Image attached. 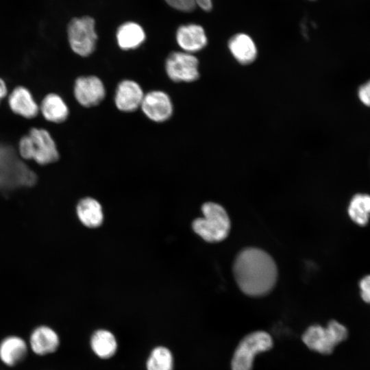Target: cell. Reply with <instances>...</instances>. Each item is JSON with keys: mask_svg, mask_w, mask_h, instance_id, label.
Segmentation results:
<instances>
[{"mask_svg": "<svg viewBox=\"0 0 370 370\" xmlns=\"http://www.w3.org/2000/svg\"><path fill=\"white\" fill-rule=\"evenodd\" d=\"M233 273L241 290L254 297L269 293L278 278L273 259L264 250L255 247H247L238 253L234 262Z\"/></svg>", "mask_w": 370, "mask_h": 370, "instance_id": "1", "label": "cell"}, {"mask_svg": "<svg viewBox=\"0 0 370 370\" xmlns=\"http://www.w3.org/2000/svg\"><path fill=\"white\" fill-rule=\"evenodd\" d=\"M204 217L193 222L194 232L204 241L217 243L224 240L230 230V220L224 208L214 202H206L201 207Z\"/></svg>", "mask_w": 370, "mask_h": 370, "instance_id": "2", "label": "cell"}, {"mask_svg": "<svg viewBox=\"0 0 370 370\" xmlns=\"http://www.w3.org/2000/svg\"><path fill=\"white\" fill-rule=\"evenodd\" d=\"M348 337L347 328L343 323L333 319L325 327L320 325L310 326L304 333L302 340L310 349L329 355Z\"/></svg>", "mask_w": 370, "mask_h": 370, "instance_id": "3", "label": "cell"}, {"mask_svg": "<svg viewBox=\"0 0 370 370\" xmlns=\"http://www.w3.org/2000/svg\"><path fill=\"white\" fill-rule=\"evenodd\" d=\"M95 20L89 16L72 18L67 26L69 43L77 55L86 57L95 50L97 35Z\"/></svg>", "mask_w": 370, "mask_h": 370, "instance_id": "4", "label": "cell"}, {"mask_svg": "<svg viewBox=\"0 0 370 370\" xmlns=\"http://www.w3.org/2000/svg\"><path fill=\"white\" fill-rule=\"evenodd\" d=\"M272 346V338L266 332L256 331L248 334L235 350L232 360V370H251L256 355Z\"/></svg>", "mask_w": 370, "mask_h": 370, "instance_id": "5", "label": "cell"}, {"mask_svg": "<svg viewBox=\"0 0 370 370\" xmlns=\"http://www.w3.org/2000/svg\"><path fill=\"white\" fill-rule=\"evenodd\" d=\"M165 69L169 78L176 82H192L199 77L197 58L185 51L171 53L166 60Z\"/></svg>", "mask_w": 370, "mask_h": 370, "instance_id": "6", "label": "cell"}, {"mask_svg": "<svg viewBox=\"0 0 370 370\" xmlns=\"http://www.w3.org/2000/svg\"><path fill=\"white\" fill-rule=\"evenodd\" d=\"M27 136L29 140L30 160H34L40 165H47L59 159L60 155L55 140L47 130L32 127Z\"/></svg>", "mask_w": 370, "mask_h": 370, "instance_id": "7", "label": "cell"}, {"mask_svg": "<svg viewBox=\"0 0 370 370\" xmlns=\"http://www.w3.org/2000/svg\"><path fill=\"white\" fill-rule=\"evenodd\" d=\"M73 90L77 102L88 108L98 105L106 95L103 82L94 75L78 77L75 80Z\"/></svg>", "mask_w": 370, "mask_h": 370, "instance_id": "8", "label": "cell"}, {"mask_svg": "<svg viewBox=\"0 0 370 370\" xmlns=\"http://www.w3.org/2000/svg\"><path fill=\"white\" fill-rule=\"evenodd\" d=\"M140 108L147 118L158 123L168 120L173 113L170 97L161 90H153L145 95Z\"/></svg>", "mask_w": 370, "mask_h": 370, "instance_id": "9", "label": "cell"}, {"mask_svg": "<svg viewBox=\"0 0 370 370\" xmlns=\"http://www.w3.org/2000/svg\"><path fill=\"white\" fill-rule=\"evenodd\" d=\"M144 95L137 82L130 79L123 80L119 83L116 90V106L123 112H134L140 107Z\"/></svg>", "mask_w": 370, "mask_h": 370, "instance_id": "10", "label": "cell"}, {"mask_svg": "<svg viewBox=\"0 0 370 370\" xmlns=\"http://www.w3.org/2000/svg\"><path fill=\"white\" fill-rule=\"evenodd\" d=\"M227 48L234 59L242 65L252 64L258 56L256 43L245 33L233 35L227 42Z\"/></svg>", "mask_w": 370, "mask_h": 370, "instance_id": "11", "label": "cell"}, {"mask_svg": "<svg viewBox=\"0 0 370 370\" xmlns=\"http://www.w3.org/2000/svg\"><path fill=\"white\" fill-rule=\"evenodd\" d=\"M176 40L184 51L190 53L202 50L208 44L204 28L197 24L180 26L177 30Z\"/></svg>", "mask_w": 370, "mask_h": 370, "instance_id": "12", "label": "cell"}, {"mask_svg": "<svg viewBox=\"0 0 370 370\" xmlns=\"http://www.w3.org/2000/svg\"><path fill=\"white\" fill-rule=\"evenodd\" d=\"M11 110L25 119H34L40 109L30 91L25 87L18 86L13 89L8 97Z\"/></svg>", "mask_w": 370, "mask_h": 370, "instance_id": "13", "label": "cell"}, {"mask_svg": "<svg viewBox=\"0 0 370 370\" xmlns=\"http://www.w3.org/2000/svg\"><path fill=\"white\" fill-rule=\"evenodd\" d=\"M60 345L58 334L47 325L35 328L29 337L31 349L38 356H45L55 352Z\"/></svg>", "mask_w": 370, "mask_h": 370, "instance_id": "14", "label": "cell"}, {"mask_svg": "<svg viewBox=\"0 0 370 370\" xmlns=\"http://www.w3.org/2000/svg\"><path fill=\"white\" fill-rule=\"evenodd\" d=\"M27 345L21 337L10 336L0 343V360L7 366L14 367L27 355Z\"/></svg>", "mask_w": 370, "mask_h": 370, "instance_id": "15", "label": "cell"}, {"mask_svg": "<svg viewBox=\"0 0 370 370\" xmlns=\"http://www.w3.org/2000/svg\"><path fill=\"white\" fill-rule=\"evenodd\" d=\"M39 109L46 120L56 123L64 122L69 113L64 101L56 93L47 95L42 99Z\"/></svg>", "mask_w": 370, "mask_h": 370, "instance_id": "16", "label": "cell"}, {"mask_svg": "<svg viewBox=\"0 0 370 370\" xmlns=\"http://www.w3.org/2000/svg\"><path fill=\"white\" fill-rule=\"evenodd\" d=\"M145 34L140 25L134 22L122 24L116 32V40L119 47L130 50L138 47L145 40Z\"/></svg>", "mask_w": 370, "mask_h": 370, "instance_id": "17", "label": "cell"}, {"mask_svg": "<svg viewBox=\"0 0 370 370\" xmlns=\"http://www.w3.org/2000/svg\"><path fill=\"white\" fill-rule=\"evenodd\" d=\"M77 214L80 221L88 227H97L103 222L101 206L92 198L86 197L82 199L77 204Z\"/></svg>", "mask_w": 370, "mask_h": 370, "instance_id": "18", "label": "cell"}, {"mask_svg": "<svg viewBox=\"0 0 370 370\" xmlns=\"http://www.w3.org/2000/svg\"><path fill=\"white\" fill-rule=\"evenodd\" d=\"M90 345L95 354L101 358L112 357L116 352L117 343L114 336L105 330L96 331L91 337Z\"/></svg>", "mask_w": 370, "mask_h": 370, "instance_id": "19", "label": "cell"}, {"mask_svg": "<svg viewBox=\"0 0 370 370\" xmlns=\"http://www.w3.org/2000/svg\"><path fill=\"white\" fill-rule=\"evenodd\" d=\"M348 214L358 225H366L370 217V195L362 193L355 195L349 203Z\"/></svg>", "mask_w": 370, "mask_h": 370, "instance_id": "20", "label": "cell"}, {"mask_svg": "<svg viewBox=\"0 0 370 370\" xmlns=\"http://www.w3.org/2000/svg\"><path fill=\"white\" fill-rule=\"evenodd\" d=\"M173 360L171 352L164 347H156L147 362V370H173Z\"/></svg>", "mask_w": 370, "mask_h": 370, "instance_id": "21", "label": "cell"}, {"mask_svg": "<svg viewBox=\"0 0 370 370\" xmlns=\"http://www.w3.org/2000/svg\"><path fill=\"white\" fill-rule=\"evenodd\" d=\"M165 1L174 9L184 12L193 11L197 5L206 12L212 8V0H165Z\"/></svg>", "mask_w": 370, "mask_h": 370, "instance_id": "22", "label": "cell"}, {"mask_svg": "<svg viewBox=\"0 0 370 370\" xmlns=\"http://www.w3.org/2000/svg\"><path fill=\"white\" fill-rule=\"evenodd\" d=\"M360 297L364 302L370 304V275L363 278L359 284Z\"/></svg>", "mask_w": 370, "mask_h": 370, "instance_id": "23", "label": "cell"}, {"mask_svg": "<svg viewBox=\"0 0 370 370\" xmlns=\"http://www.w3.org/2000/svg\"><path fill=\"white\" fill-rule=\"evenodd\" d=\"M358 95L363 104L370 107V79L360 85L358 90Z\"/></svg>", "mask_w": 370, "mask_h": 370, "instance_id": "24", "label": "cell"}, {"mask_svg": "<svg viewBox=\"0 0 370 370\" xmlns=\"http://www.w3.org/2000/svg\"><path fill=\"white\" fill-rule=\"evenodd\" d=\"M8 93V88L5 82L0 77V99H3Z\"/></svg>", "mask_w": 370, "mask_h": 370, "instance_id": "25", "label": "cell"}, {"mask_svg": "<svg viewBox=\"0 0 370 370\" xmlns=\"http://www.w3.org/2000/svg\"><path fill=\"white\" fill-rule=\"evenodd\" d=\"M1 100L0 99V102H1Z\"/></svg>", "mask_w": 370, "mask_h": 370, "instance_id": "26", "label": "cell"}]
</instances>
